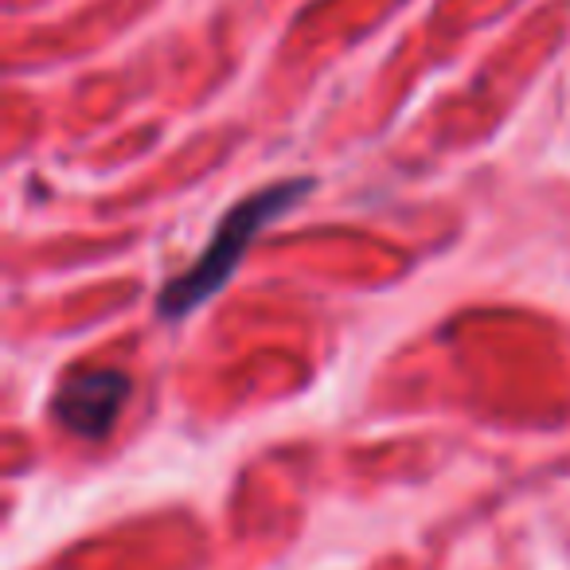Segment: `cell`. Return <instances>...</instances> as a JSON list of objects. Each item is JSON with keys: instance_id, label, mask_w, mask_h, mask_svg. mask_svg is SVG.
Segmentation results:
<instances>
[{"instance_id": "obj_1", "label": "cell", "mask_w": 570, "mask_h": 570, "mask_svg": "<svg viewBox=\"0 0 570 570\" xmlns=\"http://www.w3.org/2000/svg\"><path fill=\"white\" fill-rule=\"evenodd\" d=\"M309 188H313V180H282V184H269V188L254 191V196L243 199L238 207H230L219 219V227H215L212 243L199 250V258L191 262L180 277L168 282V289L157 302L160 313H165L168 321L188 317L196 305H204L207 297L219 294L223 285H227V277L238 269V262H243V250L250 246V238L258 235L266 223H274L282 212H289Z\"/></svg>"}, {"instance_id": "obj_2", "label": "cell", "mask_w": 570, "mask_h": 570, "mask_svg": "<svg viewBox=\"0 0 570 570\" xmlns=\"http://www.w3.org/2000/svg\"><path fill=\"white\" fill-rule=\"evenodd\" d=\"M129 395V380L121 372H87L75 375L59 387L56 419L71 430L75 438H106L121 414V403Z\"/></svg>"}]
</instances>
